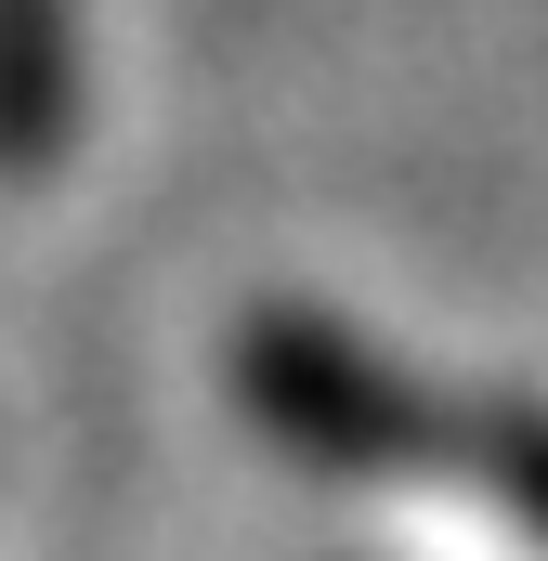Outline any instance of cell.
I'll use <instances>...</instances> for the list:
<instances>
[{"label":"cell","mask_w":548,"mask_h":561,"mask_svg":"<svg viewBox=\"0 0 548 561\" xmlns=\"http://www.w3.org/2000/svg\"><path fill=\"white\" fill-rule=\"evenodd\" d=\"M496 483H510V510L548 536V419H510V431H496Z\"/></svg>","instance_id":"cell-3"},{"label":"cell","mask_w":548,"mask_h":561,"mask_svg":"<svg viewBox=\"0 0 548 561\" xmlns=\"http://www.w3.org/2000/svg\"><path fill=\"white\" fill-rule=\"evenodd\" d=\"M249 405H262L274 444L327 457V470H392L431 444V405L418 379H392L366 340H340L327 313H262L249 327Z\"/></svg>","instance_id":"cell-1"},{"label":"cell","mask_w":548,"mask_h":561,"mask_svg":"<svg viewBox=\"0 0 548 561\" xmlns=\"http://www.w3.org/2000/svg\"><path fill=\"white\" fill-rule=\"evenodd\" d=\"M79 131V0H0V183L53 170Z\"/></svg>","instance_id":"cell-2"}]
</instances>
